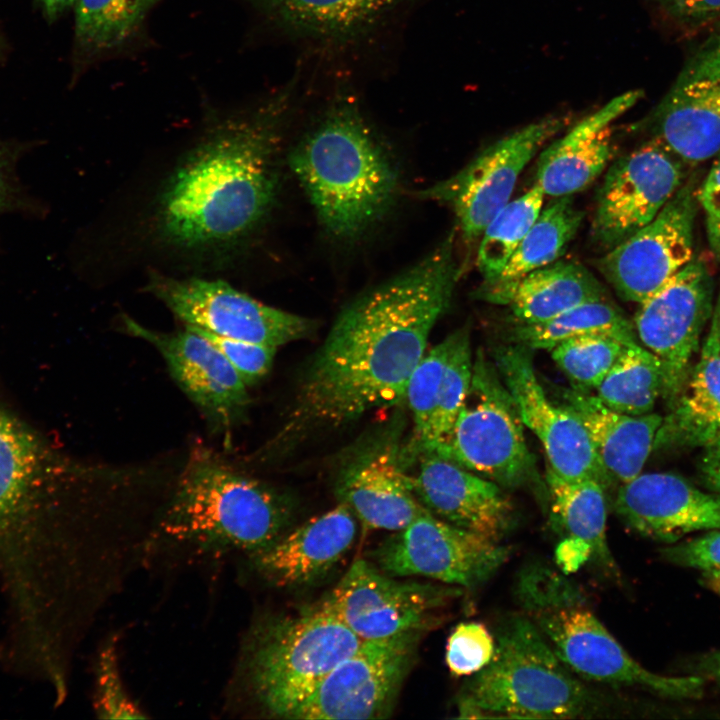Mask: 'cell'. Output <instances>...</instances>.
<instances>
[{
    "mask_svg": "<svg viewBox=\"0 0 720 720\" xmlns=\"http://www.w3.org/2000/svg\"><path fill=\"white\" fill-rule=\"evenodd\" d=\"M706 231L710 249L720 264V217L706 216Z\"/></svg>",
    "mask_w": 720,
    "mask_h": 720,
    "instance_id": "51",
    "label": "cell"
},
{
    "mask_svg": "<svg viewBox=\"0 0 720 720\" xmlns=\"http://www.w3.org/2000/svg\"><path fill=\"white\" fill-rule=\"evenodd\" d=\"M493 362L522 422L541 442L548 467L566 481L592 479L606 490L613 484L581 421L550 400L536 376L531 349L512 343L496 347Z\"/></svg>",
    "mask_w": 720,
    "mask_h": 720,
    "instance_id": "18",
    "label": "cell"
},
{
    "mask_svg": "<svg viewBox=\"0 0 720 720\" xmlns=\"http://www.w3.org/2000/svg\"><path fill=\"white\" fill-rule=\"evenodd\" d=\"M295 35L325 41L353 38L403 0H247Z\"/></svg>",
    "mask_w": 720,
    "mask_h": 720,
    "instance_id": "29",
    "label": "cell"
},
{
    "mask_svg": "<svg viewBox=\"0 0 720 720\" xmlns=\"http://www.w3.org/2000/svg\"><path fill=\"white\" fill-rule=\"evenodd\" d=\"M583 217V211L575 207L572 196L555 198L541 210L501 272L490 280H483L475 290L474 298L505 305L521 278L559 259L576 235Z\"/></svg>",
    "mask_w": 720,
    "mask_h": 720,
    "instance_id": "28",
    "label": "cell"
},
{
    "mask_svg": "<svg viewBox=\"0 0 720 720\" xmlns=\"http://www.w3.org/2000/svg\"><path fill=\"white\" fill-rule=\"evenodd\" d=\"M2 51H3V40L0 37V54L2 53Z\"/></svg>",
    "mask_w": 720,
    "mask_h": 720,
    "instance_id": "53",
    "label": "cell"
},
{
    "mask_svg": "<svg viewBox=\"0 0 720 720\" xmlns=\"http://www.w3.org/2000/svg\"><path fill=\"white\" fill-rule=\"evenodd\" d=\"M702 348L720 354V292L714 304L710 329Z\"/></svg>",
    "mask_w": 720,
    "mask_h": 720,
    "instance_id": "49",
    "label": "cell"
},
{
    "mask_svg": "<svg viewBox=\"0 0 720 720\" xmlns=\"http://www.w3.org/2000/svg\"><path fill=\"white\" fill-rule=\"evenodd\" d=\"M700 471L706 483L720 494V438L704 447Z\"/></svg>",
    "mask_w": 720,
    "mask_h": 720,
    "instance_id": "47",
    "label": "cell"
},
{
    "mask_svg": "<svg viewBox=\"0 0 720 720\" xmlns=\"http://www.w3.org/2000/svg\"><path fill=\"white\" fill-rule=\"evenodd\" d=\"M698 185L687 177L650 223L596 260L621 299L644 302L694 257Z\"/></svg>",
    "mask_w": 720,
    "mask_h": 720,
    "instance_id": "13",
    "label": "cell"
},
{
    "mask_svg": "<svg viewBox=\"0 0 720 720\" xmlns=\"http://www.w3.org/2000/svg\"><path fill=\"white\" fill-rule=\"evenodd\" d=\"M679 21L702 24L720 15V0H658Z\"/></svg>",
    "mask_w": 720,
    "mask_h": 720,
    "instance_id": "44",
    "label": "cell"
},
{
    "mask_svg": "<svg viewBox=\"0 0 720 720\" xmlns=\"http://www.w3.org/2000/svg\"><path fill=\"white\" fill-rule=\"evenodd\" d=\"M523 426L517 405L494 362L478 349L470 387L453 428L429 454L505 489L538 486L541 482Z\"/></svg>",
    "mask_w": 720,
    "mask_h": 720,
    "instance_id": "9",
    "label": "cell"
},
{
    "mask_svg": "<svg viewBox=\"0 0 720 720\" xmlns=\"http://www.w3.org/2000/svg\"><path fill=\"white\" fill-rule=\"evenodd\" d=\"M453 340L454 332L425 352L408 381L405 398L408 400L414 427L409 449L401 452L405 467L410 459L418 456L428 433Z\"/></svg>",
    "mask_w": 720,
    "mask_h": 720,
    "instance_id": "38",
    "label": "cell"
},
{
    "mask_svg": "<svg viewBox=\"0 0 720 720\" xmlns=\"http://www.w3.org/2000/svg\"><path fill=\"white\" fill-rule=\"evenodd\" d=\"M720 438V354L704 349L669 412L654 449L697 448Z\"/></svg>",
    "mask_w": 720,
    "mask_h": 720,
    "instance_id": "27",
    "label": "cell"
},
{
    "mask_svg": "<svg viewBox=\"0 0 720 720\" xmlns=\"http://www.w3.org/2000/svg\"><path fill=\"white\" fill-rule=\"evenodd\" d=\"M699 206L708 217H720V154L701 184L698 185Z\"/></svg>",
    "mask_w": 720,
    "mask_h": 720,
    "instance_id": "45",
    "label": "cell"
},
{
    "mask_svg": "<svg viewBox=\"0 0 720 720\" xmlns=\"http://www.w3.org/2000/svg\"><path fill=\"white\" fill-rule=\"evenodd\" d=\"M292 511L289 497L199 446L178 476L156 534L193 552L251 555L284 534Z\"/></svg>",
    "mask_w": 720,
    "mask_h": 720,
    "instance_id": "4",
    "label": "cell"
},
{
    "mask_svg": "<svg viewBox=\"0 0 720 720\" xmlns=\"http://www.w3.org/2000/svg\"><path fill=\"white\" fill-rule=\"evenodd\" d=\"M714 281L706 263L693 257L661 289L639 304L634 329L645 348L660 361L661 397L670 408L681 393L711 319Z\"/></svg>",
    "mask_w": 720,
    "mask_h": 720,
    "instance_id": "14",
    "label": "cell"
},
{
    "mask_svg": "<svg viewBox=\"0 0 720 720\" xmlns=\"http://www.w3.org/2000/svg\"><path fill=\"white\" fill-rule=\"evenodd\" d=\"M511 547L448 523L429 511L385 539L373 552L389 576H424L473 588L508 560Z\"/></svg>",
    "mask_w": 720,
    "mask_h": 720,
    "instance_id": "12",
    "label": "cell"
},
{
    "mask_svg": "<svg viewBox=\"0 0 720 720\" xmlns=\"http://www.w3.org/2000/svg\"><path fill=\"white\" fill-rule=\"evenodd\" d=\"M461 592L453 585L397 581L358 559L320 604L361 640H378L423 631L432 611Z\"/></svg>",
    "mask_w": 720,
    "mask_h": 720,
    "instance_id": "16",
    "label": "cell"
},
{
    "mask_svg": "<svg viewBox=\"0 0 720 720\" xmlns=\"http://www.w3.org/2000/svg\"><path fill=\"white\" fill-rule=\"evenodd\" d=\"M664 557L672 563L709 570L720 568V530L663 549Z\"/></svg>",
    "mask_w": 720,
    "mask_h": 720,
    "instance_id": "42",
    "label": "cell"
},
{
    "mask_svg": "<svg viewBox=\"0 0 720 720\" xmlns=\"http://www.w3.org/2000/svg\"><path fill=\"white\" fill-rule=\"evenodd\" d=\"M96 712L104 719H138L145 714L127 693L121 679L116 649L104 647L99 655L96 676Z\"/></svg>",
    "mask_w": 720,
    "mask_h": 720,
    "instance_id": "40",
    "label": "cell"
},
{
    "mask_svg": "<svg viewBox=\"0 0 720 720\" xmlns=\"http://www.w3.org/2000/svg\"><path fill=\"white\" fill-rule=\"evenodd\" d=\"M607 299L598 279L583 265L557 260L521 278L505 305L512 322L530 325L546 322L581 304Z\"/></svg>",
    "mask_w": 720,
    "mask_h": 720,
    "instance_id": "30",
    "label": "cell"
},
{
    "mask_svg": "<svg viewBox=\"0 0 720 720\" xmlns=\"http://www.w3.org/2000/svg\"><path fill=\"white\" fill-rule=\"evenodd\" d=\"M285 97L218 126L187 154L159 200L164 240L187 249L222 246L258 224L275 195L272 160Z\"/></svg>",
    "mask_w": 720,
    "mask_h": 720,
    "instance_id": "2",
    "label": "cell"
},
{
    "mask_svg": "<svg viewBox=\"0 0 720 720\" xmlns=\"http://www.w3.org/2000/svg\"><path fill=\"white\" fill-rule=\"evenodd\" d=\"M545 479L554 529L585 543L591 550L592 560L616 574V562L606 536V489L592 479L563 480L548 466Z\"/></svg>",
    "mask_w": 720,
    "mask_h": 720,
    "instance_id": "31",
    "label": "cell"
},
{
    "mask_svg": "<svg viewBox=\"0 0 720 720\" xmlns=\"http://www.w3.org/2000/svg\"><path fill=\"white\" fill-rule=\"evenodd\" d=\"M146 288L185 326L219 336L279 347L314 329L310 319L265 305L222 280L152 273Z\"/></svg>",
    "mask_w": 720,
    "mask_h": 720,
    "instance_id": "15",
    "label": "cell"
},
{
    "mask_svg": "<svg viewBox=\"0 0 720 720\" xmlns=\"http://www.w3.org/2000/svg\"><path fill=\"white\" fill-rule=\"evenodd\" d=\"M414 493L434 516L499 542L514 525V508L498 484L435 454L420 456Z\"/></svg>",
    "mask_w": 720,
    "mask_h": 720,
    "instance_id": "22",
    "label": "cell"
},
{
    "mask_svg": "<svg viewBox=\"0 0 720 720\" xmlns=\"http://www.w3.org/2000/svg\"><path fill=\"white\" fill-rule=\"evenodd\" d=\"M604 707L530 618L512 616L497 632L490 662L464 687L458 718H591Z\"/></svg>",
    "mask_w": 720,
    "mask_h": 720,
    "instance_id": "6",
    "label": "cell"
},
{
    "mask_svg": "<svg viewBox=\"0 0 720 720\" xmlns=\"http://www.w3.org/2000/svg\"><path fill=\"white\" fill-rule=\"evenodd\" d=\"M17 151L0 142V215L17 207L21 200L16 176Z\"/></svg>",
    "mask_w": 720,
    "mask_h": 720,
    "instance_id": "43",
    "label": "cell"
},
{
    "mask_svg": "<svg viewBox=\"0 0 720 720\" xmlns=\"http://www.w3.org/2000/svg\"><path fill=\"white\" fill-rule=\"evenodd\" d=\"M355 515L341 503L317 515L268 547L251 554L256 570L280 587H299L325 576L356 537Z\"/></svg>",
    "mask_w": 720,
    "mask_h": 720,
    "instance_id": "24",
    "label": "cell"
},
{
    "mask_svg": "<svg viewBox=\"0 0 720 720\" xmlns=\"http://www.w3.org/2000/svg\"><path fill=\"white\" fill-rule=\"evenodd\" d=\"M122 322L128 334L157 349L176 384L212 427L229 432L242 420L250 403L248 386L207 338L187 327L171 333L151 330L129 316Z\"/></svg>",
    "mask_w": 720,
    "mask_h": 720,
    "instance_id": "19",
    "label": "cell"
},
{
    "mask_svg": "<svg viewBox=\"0 0 720 720\" xmlns=\"http://www.w3.org/2000/svg\"><path fill=\"white\" fill-rule=\"evenodd\" d=\"M662 390L659 359L639 342H630L623 346L595 395L615 411L644 415L652 412Z\"/></svg>",
    "mask_w": 720,
    "mask_h": 720,
    "instance_id": "32",
    "label": "cell"
},
{
    "mask_svg": "<svg viewBox=\"0 0 720 720\" xmlns=\"http://www.w3.org/2000/svg\"><path fill=\"white\" fill-rule=\"evenodd\" d=\"M185 327L207 338L224 355L247 386L259 382L272 367L277 347L219 336L190 326Z\"/></svg>",
    "mask_w": 720,
    "mask_h": 720,
    "instance_id": "41",
    "label": "cell"
},
{
    "mask_svg": "<svg viewBox=\"0 0 720 720\" xmlns=\"http://www.w3.org/2000/svg\"><path fill=\"white\" fill-rule=\"evenodd\" d=\"M394 443L365 450L340 473L336 494L367 529L398 531L426 509L417 499Z\"/></svg>",
    "mask_w": 720,
    "mask_h": 720,
    "instance_id": "23",
    "label": "cell"
},
{
    "mask_svg": "<svg viewBox=\"0 0 720 720\" xmlns=\"http://www.w3.org/2000/svg\"><path fill=\"white\" fill-rule=\"evenodd\" d=\"M702 578L707 587L720 595V568L704 570Z\"/></svg>",
    "mask_w": 720,
    "mask_h": 720,
    "instance_id": "52",
    "label": "cell"
},
{
    "mask_svg": "<svg viewBox=\"0 0 720 720\" xmlns=\"http://www.w3.org/2000/svg\"><path fill=\"white\" fill-rule=\"evenodd\" d=\"M85 474L0 408V570L19 620L40 619L58 600L61 516Z\"/></svg>",
    "mask_w": 720,
    "mask_h": 720,
    "instance_id": "3",
    "label": "cell"
},
{
    "mask_svg": "<svg viewBox=\"0 0 720 720\" xmlns=\"http://www.w3.org/2000/svg\"><path fill=\"white\" fill-rule=\"evenodd\" d=\"M614 510L635 532L664 543L674 544L696 531L720 530V495L672 473H640L619 485Z\"/></svg>",
    "mask_w": 720,
    "mask_h": 720,
    "instance_id": "21",
    "label": "cell"
},
{
    "mask_svg": "<svg viewBox=\"0 0 720 720\" xmlns=\"http://www.w3.org/2000/svg\"><path fill=\"white\" fill-rule=\"evenodd\" d=\"M159 0H77L75 43L92 56L125 42Z\"/></svg>",
    "mask_w": 720,
    "mask_h": 720,
    "instance_id": "34",
    "label": "cell"
},
{
    "mask_svg": "<svg viewBox=\"0 0 720 720\" xmlns=\"http://www.w3.org/2000/svg\"><path fill=\"white\" fill-rule=\"evenodd\" d=\"M422 631L363 640L288 719H380L394 707Z\"/></svg>",
    "mask_w": 720,
    "mask_h": 720,
    "instance_id": "10",
    "label": "cell"
},
{
    "mask_svg": "<svg viewBox=\"0 0 720 720\" xmlns=\"http://www.w3.org/2000/svg\"><path fill=\"white\" fill-rule=\"evenodd\" d=\"M77 0H39L44 16L54 21L74 7Z\"/></svg>",
    "mask_w": 720,
    "mask_h": 720,
    "instance_id": "50",
    "label": "cell"
},
{
    "mask_svg": "<svg viewBox=\"0 0 720 720\" xmlns=\"http://www.w3.org/2000/svg\"><path fill=\"white\" fill-rule=\"evenodd\" d=\"M519 600L557 656L580 678L615 686H638L673 699L699 698L697 675L663 676L635 661L585 605L576 586L548 568L526 570Z\"/></svg>",
    "mask_w": 720,
    "mask_h": 720,
    "instance_id": "7",
    "label": "cell"
},
{
    "mask_svg": "<svg viewBox=\"0 0 720 720\" xmlns=\"http://www.w3.org/2000/svg\"><path fill=\"white\" fill-rule=\"evenodd\" d=\"M454 242L452 232L417 264L344 308L304 371L282 434L337 427L404 400L459 278Z\"/></svg>",
    "mask_w": 720,
    "mask_h": 720,
    "instance_id": "1",
    "label": "cell"
},
{
    "mask_svg": "<svg viewBox=\"0 0 720 720\" xmlns=\"http://www.w3.org/2000/svg\"><path fill=\"white\" fill-rule=\"evenodd\" d=\"M625 344L611 335L589 334L561 341L550 352L572 388L592 392L602 383Z\"/></svg>",
    "mask_w": 720,
    "mask_h": 720,
    "instance_id": "37",
    "label": "cell"
},
{
    "mask_svg": "<svg viewBox=\"0 0 720 720\" xmlns=\"http://www.w3.org/2000/svg\"><path fill=\"white\" fill-rule=\"evenodd\" d=\"M561 406L581 421L599 460L613 483L638 476L654 447L662 416L628 415L604 405L592 392L565 388Z\"/></svg>",
    "mask_w": 720,
    "mask_h": 720,
    "instance_id": "26",
    "label": "cell"
},
{
    "mask_svg": "<svg viewBox=\"0 0 720 720\" xmlns=\"http://www.w3.org/2000/svg\"><path fill=\"white\" fill-rule=\"evenodd\" d=\"M696 674L720 687V650L702 656L696 664Z\"/></svg>",
    "mask_w": 720,
    "mask_h": 720,
    "instance_id": "48",
    "label": "cell"
},
{
    "mask_svg": "<svg viewBox=\"0 0 720 720\" xmlns=\"http://www.w3.org/2000/svg\"><path fill=\"white\" fill-rule=\"evenodd\" d=\"M686 165L653 138L615 160L597 191L593 242L608 251L650 223L686 180Z\"/></svg>",
    "mask_w": 720,
    "mask_h": 720,
    "instance_id": "17",
    "label": "cell"
},
{
    "mask_svg": "<svg viewBox=\"0 0 720 720\" xmlns=\"http://www.w3.org/2000/svg\"><path fill=\"white\" fill-rule=\"evenodd\" d=\"M649 128L686 164L720 154V47L690 60L653 111Z\"/></svg>",
    "mask_w": 720,
    "mask_h": 720,
    "instance_id": "20",
    "label": "cell"
},
{
    "mask_svg": "<svg viewBox=\"0 0 720 720\" xmlns=\"http://www.w3.org/2000/svg\"><path fill=\"white\" fill-rule=\"evenodd\" d=\"M566 124V117L549 116L515 130L487 146L455 175L417 195L452 208L463 238L474 242L510 201L525 166Z\"/></svg>",
    "mask_w": 720,
    "mask_h": 720,
    "instance_id": "11",
    "label": "cell"
},
{
    "mask_svg": "<svg viewBox=\"0 0 720 720\" xmlns=\"http://www.w3.org/2000/svg\"><path fill=\"white\" fill-rule=\"evenodd\" d=\"M362 641L321 604L263 622L245 656L250 691L265 712L288 719Z\"/></svg>",
    "mask_w": 720,
    "mask_h": 720,
    "instance_id": "8",
    "label": "cell"
},
{
    "mask_svg": "<svg viewBox=\"0 0 720 720\" xmlns=\"http://www.w3.org/2000/svg\"><path fill=\"white\" fill-rule=\"evenodd\" d=\"M289 164L325 228L352 236L391 204L397 175L354 102L335 101Z\"/></svg>",
    "mask_w": 720,
    "mask_h": 720,
    "instance_id": "5",
    "label": "cell"
},
{
    "mask_svg": "<svg viewBox=\"0 0 720 720\" xmlns=\"http://www.w3.org/2000/svg\"><path fill=\"white\" fill-rule=\"evenodd\" d=\"M495 639L487 627L479 622H463L450 634L445 660L454 676L474 675L493 657Z\"/></svg>",
    "mask_w": 720,
    "mask_h": 720,
    "instance_id": "39",
    "label": "cell"
},
{
    "mask_svg": "<svg viewBox=\"0 0 720 720\" xmlns=\"http://www.w3.org/2000/svg\"><path fill=\"white\" fill-rule=\"evenodd\" d=\"M472 372L470 332L468 328L463 327L454 331V340L444 368L435 410L418 456L431 453L450 434L470 387Z\"/></svg>",
    "mask_w": 720,
    "mask_h": 720,
    "instance_id": "36",
    "label": "cell"
},
{
    "mask_svg": "<svg viewBox=\"0 0 720 720\" xmlns=\"http://www.w3.org/2000/svg\"><path fill=\"white\" fill-rule=\"evenodd\" d=\"M558 564L565 572L577 570L585 561L592 558L590 548L580 540L567 537L557 548Z\"/></svg>",
    "mask_w": 720,
    "mask_h": 720,
    "instance_id": "46",
    "label": "cell"
},
{
    "mask_svg": "<svg viewBox=\"0 0 720 720\" xmlns=\"http://www.w3.org/2000/svg\"><path fill=\"white\" fill-rule=\"evenodd\" d=\"M545 194L535 183L522 196L510 200L488 223L481 235L477 267L484 281L497 276L538 218Z\"/></svg>",
    "mask_w": 720,
    "mask_h": 720,
    "instance_id": "35",
    "label": "cell"
},
{
    "mask_svg": "<svg viewBox=\"0 0 720 720\" xmlns=\"http://www.w3.org/2000/svg\"><path fill=\"white\" fill-rule=\"evenodd\" d=\"M642 95L633 90L613 98L544 149L537 161L536 183L545 195L572 196L598 178L614 157L613 122Z\"/></svg>",
    "mask_w": 720,
    "mask_h": 720,
    "instance_id": "25",
    "label": "cell"
},
{
    "mask_svg": "<svg viewBox=\"0 0 720 720\" xmlns=\"http://www.w3.org/2000/svg\"><path fill=\"white\" fill-rule=\"evenodd\" d=\"M589 334H606L626 343L637 342L634 325L607 299L581 304L546 322L515 324L510 340L531 350H550L561 341Z\"/></svg>",
    "mask_w": 720,
    "mask_h": 720,
    "instance_id": "33",
    "label": "cell"
}]
</instances>
